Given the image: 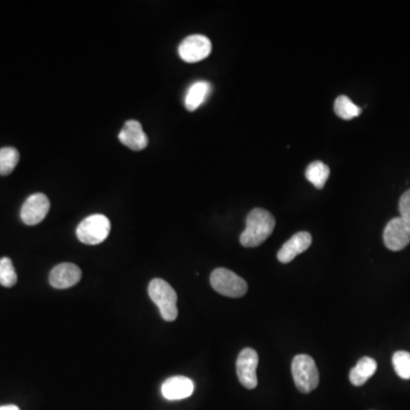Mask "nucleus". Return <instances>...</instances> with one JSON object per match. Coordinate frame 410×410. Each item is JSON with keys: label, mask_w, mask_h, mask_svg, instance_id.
Returning a JSON list of instances; mask_svg holds the SVG:
<instances>
[{"label": "nucleus", "mask_w": 410, "mask_h": 410, "mask_svg": "<svg viewBox=\"0 0 410 410\" xmlns=\"http://www.w3.org/2000/svg\"><path fill=\"white\" fill-rule=\"evenodd\" d=\"M393 367L399 377L410 380V353L407 351H397L393 355Z\"/></svg>", "instance_id": "20"}, {"label": "nucleus", "mask_w": 410, "mask_h": 410, "mask_svg": "<svg viewBox=\"0 0 410 410\" xmlns=\"http://www.w3.org/2000/svg\"><path fill=\"white\" fill-rule=\"evenodd\" d=\"M18 283V275L9 258L0 259V284L4 287H13Z\"/></svg>", "instance_id": "19"}, {"label": "nucleus", "mask_w": 410, "mask_h": 410, "mask_svg": "<svg viewBox=\"0 0 410 410\" xmlns=\"http://www.w3.org/2000/svg\"><path fill=\"white\" fill-rule=\"evenodd\" d=\"M399 211H400V217L404 220L410 223V190H408L406 193L402 195L399 202Z\"/></svg>", "instance_id": "21"}, {"label": "nucleus", "mask_w": 410, "mask_h": 410, "mask_svg": "<svg viewBox=\"0 0 410 410\" xmlns=\"http://www.w3.org/2000/svg\"><path fill=\"white\" fill-rule=\"evenodd\" d=\"M275 228V218L265 209H254L246 218V227L239 242L244 248H256L263 244Z\"/></svg>", "instance_id": "1"}, {"label": "nucleus", "mask_w": 410, "mask_h": 410, "mask_svg": "<svg viewBox=\"0 0 410 410\" xmlns=\"http://www.w3.org/2000/svg\"><path fill=\"white\" fill-rule=\"evenodd\" d=\"M329 166H326L325 163L322 161H315L308 166L305 170V177L315 187L322 190L325 186L326 181L329 180Z\"/></svg>", "instance_id": "16"}, {"label": "nucleus", "mask_w": 410, "mask_h": 410, "mask_svg": "<svg viewBox=\"0 0 410 410\" xmlns=\"http://www.w3.org/2000/svg\"><path fill=\"white\" fill-rule=\"evenodd\" d=\"M211 41L208 37L193 34L181 41L179 46V56L187 63H197L205 60L211 54Z\"/></svg>", "instance_id": "6"}, {"label": "nucleus", "mask_w": 410, "mask_h": 410, "mask_svg": "<svg viewBox=\"0 0 410 410\" xmlns=\"http://www.w3.org/2000/svg\"><path fill=\"white\" fill-rule=\"evenodd\" d=\"M51 203L45 194L37 193L27 197L21 209V219L27 226H34L48 214Z\"/></svg>", "instance_id": "9"}, {"label": "nucleus", "mask_w": 410, "mask_h": 410, "mask_svg": "<svg viewBox=\"0 0 410 410\" xmlns=\"http://www.w3.org/2000/svg\"><path fill=\"white\" fill-rule=\"evenodd\" d=\"M312 243V237L307 232H296L292 236L285 244L278 251L277 259L282 263H289L292 260L296 259L299 254L303 253L305 251L310 248Z\"/></svg>", "instance_id": "11"}, {"label": "nucleus", "mask_w": 410, "mask_h": 410, "mask_svg": "<svg viewBox=\"0 0 410 410\" xmlns=\"http://www.w3.org/2000/svg\"><path fill=\"white\" fill-rule=\"evenodd\" d=\"M20 161V153L14 147L0 150V176H8L15 169Z\"/></svg>", "instance_id": "18"}, {"label": "nucleus", "mask_w": 410, "mask_h": 410, "mask_svg": "<svg viewBox=\"0 0 410 410\" xmlns=\"http://www.w3.org/2000/svg\"><path fill=\"white\" fill-rule=\"evenodd\" d=\"M377 364L371 357H364L359 360L350 371V382L353 385L362 386L376 373Z\"/></svg>", "instance_id": "15"}, {"label": "nucleus", "mask_w": 410, "mask_h": 410, "mask_svg": "<svg viewBox=\"0 0 410 410\" xmlns=\"http://www.w3.org/2000/svg\"><path fill=\"white\" fill-rule=\"evenodd\" d=\"M258 364H259V356L253 349L246 348L239 353L236 362V371H237L239 382L246 389H256L258 385V377H256Z\"/></svg>", "instance_id": "7"}, {"label": "nucleus", "mask_w": 410, "mask_h": 410, "mask_svg": "<svg viewBox=\"0 0 410 410\" xmlns=\"http://www.w3.org/2000/svg\"><path fill=\"white\" fill-rule=\"evenodd\" d=\"M211 91V85L208 81H197L190 86L185 97V106L188 111H197L202 105Z\"/></svg>", "instance_id": "14"}, {"label": "nucleus", "mask_w": 410, "mask_h": 410, "mask_svg": "<svg viewBox=\"0 0 410 410\" xmlns=\"http://www.w3.org/2000/svg\"><path fill=\"white\" fill-rule=\"evenodd\" d=\"M81 269L73 263H60L49 274V283L54 289L64 290L78 284L81 279Z\"/></svg>", "instance_id": "10"}, {"label": "nucleus", "mask_w": 410, "mask_h": 410, "mask_svg": "<svg viewBox=\"0 0 410 410\" xmlns=\"http://www.w3.org/2000/svg\"><path fill=\"white\" fill-rule=\"evenodd\" d=\"M148 294L152 301L159 307L161 316L166 322H173L178 317V296L168 282L155 278L148 285Z\"/></svg>", "instance_id": "2"}, {"label": "nucleus", "mask_w": 410, "mask_h": 410, "mask_svg": "<svg viewBox=\"0 0 410 410\" xmlns=\"http://www.w3.org/2000/svg\"><path fill=\"white\" fill-rule=\"evenodd\" d=\"M292 375L300 392H312L319 384V371L316 362L308 355H298L294 357L292 362Z\"/></svg>", "instance_id": "3"}, {"label": "nucleus", "mask_w": 410, "mask_h": 410, "mask_svg": "<svg viewBox=\"0 0 410 410\" xmlns=\"http://www.w3.org/2000/svg\"><path fill=\"white\" fill-rule=\"evenodd\" d=\"M383 239L389 250H404L410 243V223L402 217L395 218L386 225Z\"/></svg>", "instance_id": "8"}, {"label": "nucleus", "mask_w": 410, "mask_h": 410, "mask_svg": "<svg viewBox=\"0 0 410 410\" xmlns=\"http://www.w3.org/2000/svg\"><path fill=\"white\" fill-rule=\"evenodd\" d=\"M0 410H20L15 404H7V406H0Z\"/></svg>", "instance_id": "22"}, {"label": "nucleus", "mask_w": 410, "mask_h": 410, "mask_svg": "<svg viewBox=\"0 0 410 410\" xmlns=\"http://www.w3.org/2000/svg\"><path fill=\"white\" fill-rule=\"evenodd\" d=\"M111 223L104 214H93L79 223L77 236L87 245L100 244L109 237Z\"/></svg>", "instance_id": "4"}, {"label": "nucleus", "mask_w": 410, "mask_h": 410, "mask_svg": "<svg viewBox=\"0 0 410 410\" xmlns=\"http://www.w3.org/2000/svg\"><path fill=\"white\" fill-rule=\"evenodd\" d=\"M119 139L124 145L133 151H143L148 144V138L138 121L129 120L124 124L119 133Z\"/></svg>", "instance_id": "12"}, {"label": "nucleus", "mask_w": 410, "mask_h": 410, "mask_svg": "<svg viewBox=\"0 0 410 410\" xmlns=\"http://www.w3.org/2000/svg\"><path fill=\"white\" fill-rule=\"evenodd\" d=\"M334 111L338 118L343 120H352L362 113V109L358 107L348 96H340L336 98Z\"/></svg>", "instance_id": "17"}, {"label": "nucleus", "mask_w": 410, "mask_h": 410, "mask_svg": "<svg viewBox=\"0 0 410 410\" xmlns=\"http://www.w3.org/2000/svg\"><path fill=\"white\" fill-rule=\"evenodd\" d=\"M161 391L166 400L170 402L183 400L193 395V381L185 376L170 377L162 384Z\"/></svg>", "instance_id": "13"}, {"label": "nucleus", "mask_w": 410, "mask_h": 410, "mask_svg": "<svg viewBox=\"0 0 410 410\" xmlns=\"http://www.w3.org/2000/svg\"><path fill=\"white\" fill-rule=\"evenodd\" d=\"M214 291L228 298H241L248 292V284L230 269L218 268L210 277Z\"/></svg>", "instance_id": "5"}]
</instances>
